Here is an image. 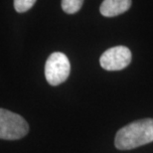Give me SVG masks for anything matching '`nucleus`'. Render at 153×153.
I'll return each instance as SVG.
<instances>
[{
  "instance_id": "7",
  "label": "nucleus",
  "mask_w": 153,
  "mask_h": 153,
  "mask_svg": "<svg viewBox=\"0 0 153 153\" xmlns=\"http://www.w3.org/2000/svg\"><path fill=\"white\" fill-rule=\"evenodd\" d=\"M36 3L35 0H15L14 8L18 13H24L31 9Z\"/></svg>"
},
{
  "instance_id": "3",
  "label": "nucleus",
  "mask_w": 153,
  "mask_h": 153,
  "mask_svg": "<svg viewBox=\"0 0 153 153\" xmlns=\"http://www.w3.org/2000/svg\"><path fill=\"white\" fill-rule=\"evenodd\" d=\"M71 64L64 53L54 52L51 54L45 64V76L48 84L59 85L69 78Z\"/></svg>"
},
{
  "instance_id": "5",
  "label": "nucleus",
  "mask_w": 153,
  "mask_h": 153,
  "mask_svg": "<svg viewBox=\"0 0 153 153\" xmlns=\"http://www.w3.org/2000/svg\"><path fill=\"white\" fill-rule=\"evenodd\" d=\"M130 6V0H105L100 4V11L102 16L115 17L126 12Z\"/></svg>"
},
{
  "instance_id": "2",
  "label": "nucleus",
  "mask_w": 153,
  "mask_h": 153,
  "mask_svg": "<svg viewBox=\"0 0 153 153\" xmlns=\"http://www.w3.org/2000/svg\"><path fill=\"white\" fill-rule=\"evenodd\" d=\"M29 125L22 116L0 108V139L17 140L28 133Z\"/></svg>"
},
{
  "instance_id": "6",
  "label": "nucleus",
  "mask_w": 153,
  "mask_h": 153,
  "mask_svg": "<svg viewBox=\"0 0 153 153\" xmlns=\"http://www.w3.org/2000/svg\"><path fill=\"white\" fill-rule=\"evenodd\" d=\"M84 1L82 0H63L61 5L64 12L68 14H75L82 8Z\"/></svg>"
},
{
  "instance_id": "4",
  "label": "nucleus",
  "mask_w": 153,
  "mask_h": 153,
  "mask_svg": "<svg viewBox=\"0 0 153 153\" xmlns=\"http://www.w3.org/2000/svg\"><path fill=\"white\" fill-rule=\"evenodd\" d=\"M131 62V52L125 46H115L106 50L100 58V64L106 71H120Z\"/></svg>"
},
{
  "instance_id": "1",
  "label": "nucleus",
  "mask_w": 153,
  "mask_h": 153,
  "mask_svg": "<svg viewBox=\"0 0 153 153\" xmlns=\"http://www.w3.org/2000/svg\"><path fill=\"white\" fill-rule=\"evenodd\" d=\"M153 142V118L133 121L120 128L115 135L114 145L119 150L130 149Z\"/></svg>"
}]
</instances>
